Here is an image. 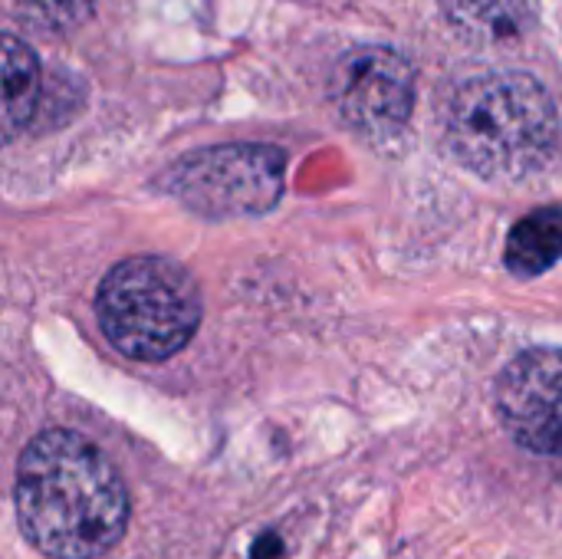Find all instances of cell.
Masks as SVG:
<instances>
[{
    "instance_id": "obj_1",
    "label": "cell",
    "mask_w": 562,
    "mask_h": 559,
    "mask_svg": "<svg viewBox=\"0 0 562 559\" xmlns=\"http://www.w3.org/2000/svg\"><path fill=\"white\" fill-rule=\"evenodd\" d=\"M128 511L122 474L89 438L53 428L20 455L16 517L23 537L40 554L102 557L125 537Z\"/></svg>"
},
{
    "instance_id": "obj_2",
    "label": "cell",
    "mask_w": 562,
    "mask_h": 559,
    "mask_svg": "<svg viewBox=\"0 0 562 559\" xmlns=\"http://www.w3.org/2000/svg\"><path fill=\"white\" fill-rule=\"evenodd\" d=\"M448 152L487 181L540 171L560 142V112L530 72H481L458 82L441 109Z\"/></svg>"
},
{
    "instance_id": "obj_3",
    "label": "cell",
    "mask_w": 562,
    "mask_h": 559,
    "mask_svg": "<svg viewBox=\"0 0 562 559\" xmlns=\"http://www.w3.org/2000/svg\"><path fill=\"white\" fill-rule=\"evenodd\" d=\"M95 313L122 356L161 362L181 353L198 333L201 290L178 260L132 257L105 273Z\"/></svg>"
},
{
    "instance_id": "obj_4",
    "label": "cell",
    "mask_w": 562,
    "mask_h": 559,
    "mask_svg": "<svg viewBox=\"0 0 562 559\" xmlns=\"http://www.w3.org/2000/svg\"><path fill=\"white\" fill-rule=\"evenodd\" d=\"M283 168L273 145H214L171 165L161 191L204 217L263 214L283 194Z\"/></svg>"
},
{
    "instance_id": "obj_5",
    "label": "cell",
    "mask_w": 562,
    "mask_h": 559,
    "mask_svg": "<svg viewBox=\"0 0 562 559\" xmlns=\"http://www.w3.org/2000/svg\"><path fill=\"white\" fill-rule=\"evenodd\" d=\"M329 99L349 128L375 138L398 135L415 105L412 63L389 46H356L333 66Z\"/></svg>"
},
{
    "instance_id": "obj_6",
    "label": "cell",
    "mask_w": 562,
    "mask_h": 559,
    "mask_svg": "<svg viewBox=\"0 0 562 559\" xmlns=\"http://www.w3.org/2000/svg\"><path fill=\"white\" fill-rule=\"evenodd\" d=\"M494 409L504 432L527 451L562 455V349H530L497 379Z\"/></svg>"
},
{
    "instance_id": "obj_7",
    "label": "cell",
    "mask_w": 562,
    "mask_h": 559,
    "mask_svg": "<svg viewBox=\"0 0 562 559\" xmlns=\"http://www.w3.org/2000/svg\"><path fill=\"white\" fill-rule=\"evenodd\" d=\"M448 23L477 46L524 40L540 20V0H441Z\"/></svg>"
},
{
    "instance_id": "obj_8",
    "label": "cell",
    "mask_w": 562,
    "mask_h": 559,
    "mask_svg": "<svg viewBox=\"0 0 562 559\" xmlns=\"http://www.w3.org/2000/svg\"><path fill=\"white\" fill-rule=\"evenodd\" d=\"M43 96V72L33 49L0 33V145L13 142L36 115Z\"/></svg>"
},
{
    "instance_id": "obj_9",
    "label": "cell",
    "mask_w": 562,
    "mask_h": 559,
    "mask_svg": "<svg viewBox=\"0 0 562 559\" xmlns=\"http://www.w3.org/2000/svg\"><path fill=\"white\" fill-rule=\"evenodd\" d=\"M507 267L517 277H537L547 273L562 257V211L560 208H540L527 214L507 241Z\"/></svg>"
},
{
    "instance_id": "obj_10",
    "label": "cell",
    "mask_w": 562,
    "mask_h": 559,
    "mask_svg": "<svg viewBox=\"0 0 562 559\" xmlns=\"http://www.w3.org/2000/svg\"><path fill=\"white\" fill-rule=\"evenodd\" d=\"M95 10V0H20L16 20L36 33H69L82 26Z\"/></svg>"
}]
</instances>
